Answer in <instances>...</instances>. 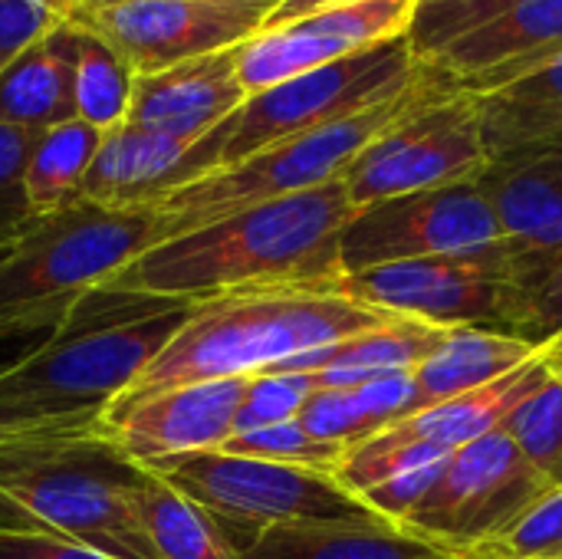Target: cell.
I'll list each match as a JSON object with an SVG mask.
<instances>
[{
	"label": "cell",
	"mask_w": 562,
	"mask_h": 559,
	"mask_svg": "<svg viewBox=\"0 0 562 559\" xmlns=\"http://www.w3.org/2000/svg\"><path fill=\"white\" fill-rule=\"evenodd\" d=\"M79 3H82V0H79Z\"/></svg>",
	"instance_id": "ee69618b"
},
{
	"label": "cell",
	"mask_w": 562,
	"mask_h": 559,
	"mask_svg": "<svg viewBox=\"0 0 562 559\" xmlns=\"http://www.w3.org/2000/svg\"><path fill=\"white\" fill-rule=\"evenodd\" d=\"M520 0H418L415 20L408 26V46L418 59H435L454 40L517 7Z\"/></svg>",
	"instance_id": "1f68e13d"
},
{
	"label": "cell",
	"mask_w": 562,
	"mask_h": 559,
	"mask_svg": "<svg viewBox=\"0 0 562 559\" xmlns=\"http://www.w3.org/2000/svg\"><path fill=\"white\" fill-rule=\"evenodd\" d=\"M501 234L537 257L562 250V135L494 155L477 178Z\"/></svg>",
	"instance_id": "e0dca14e"
},
{
	"label": "cell",
	"mask_w": 562,
	"mask_h": 559,
	"mask_svg": "<svg viewBox=\"0 0 562 559\" xmlns=\"http://www.w3.org/2000/svg\"><path fill=\"white\" fill-rule=\"evenodd\" d=\"M514 336L533 346H557L562 353V250L553 257H533V267L520 283Z\"/></svg>",
	"instance_id": "836d02e7"
},
{
	"label": "cell",
	"mask_w": 562,
	"mask_h": 559,
	"mask_svg": "<svg viewBox=\"0 0 562 559\" xmlns=\"http://www.w3.org/2000/svg\"><path fill=\"white\" fill-rule=\"evenodd\" d=\"M562 49V0H520L468 36L454 40L435 59L454 89L484 96Z\"/></svg>",
	"instance_id": "2e32d148"
},
{
	"label": "cell",
	"mask_w": 562,
	"mask_h": 559,
	"mask_svg": "<svg viewBox=\"0 0 562 559\" xmlns=\"http://www.w3.org/2000/svg\"><path fill=\"white\" fill-rule=\"evenodd\" d=\"M191 306L99 287L63 329L0 369V405L36 415L105 412L158 359Z\"/></svg>",
	"instance_id": "3957f363"
},
{
	"label": "cell",
	"mask_w": 562,
	"mask_h": 559,
	"mask_svg": "<svg viewBox=\"0 0 562 559\" xmlns=\"http://www.w3.org/2000/svg\"><path fill=\"white\" fill-rule=\"evenodd\" d=\"M553 366H557V353H553V346H547L537 359L514 369L510 376H504L484 389L464 392L458 399L428 405V409L415 412L412 418H405L392 428L402 438L422 441V445H428L448 458V455L461 451L464 445L497 432L510 418V412L520 402H527L553 376Z\"/></svg>",
	"instance_id": "ffe728a7"
},
{
	"label": "cell",
	"mask_w": 562,
	"mask_h": 559,
	"mask_svg": "<svg viewBox=\"0 0 562 559\" xmlns=\"http://www.w3.org/2000/svg\"><path fill=\"white\" fill-rule=\"evenodd\" d=\"M418 0H346L300 20L267 26L234 49L237 79L247 96L313 72L362 49L405 40Z\"/></svg>",
	"instance_id": "5bb4252c"
},
{
	"label": "cell",
	"mask_w": 562,
	"mask_h": 559,
	"mask_svg": "<svg viewBox=\"0 0 562 559\" xmlns=\"http://www.w3.org/2000/svg\"><path fill=\"white\" fill-rule=\"evenodd\" d=\"M389 320L395 316L339 290L316 287L214 297L191 306L181 329L122 399L191 382L254 379L303 353L336 346Z\"/></svg>",
	"instance_id": "7a4b0ae2"
},
{
	"label": "cell",
	"mask_w": 562,
	"mask_h": 559,
	"mask_svg": "<svg viewBox=\"0 0 562 559\" xmlns=\"http://www.w3.org/2000/svg\"><path fill=\"white\" fill-rule=\"evenodd\" d=\"M0 559H109L46 530L0 524Z\"/></svg>",
	"instance_id": "f35d334b"
},
{
	"label": "cell",
	"mask_w": 562,
	"mask_h": 559,
	"mask_svg": "<svg viewBox=\"0 0 562 559\" xmlns=\"http://www.w3.org/2000/svg\"><path fill=\"white\" fill-rule=\"evenodd\" d=\"M102 135L105 132L82 119H69L36 135L20 181L33 214H53L79 201Z\"/></svg>",
	"instance_id": "83f0119b"
},
{
	"label": "cell",
	"mask_w": 562,
	"mask_h": 559,
	"mask_svg": "<svg viewBox=\"0 0 562 559\" xmlns=\"http://www.w3.org/2000/svg\"><path fill=\"white\" fill-rule=\"evenodd\" d=\"M194 142L122 122L102 135L79 201L102 208H155L188 185L184 161Z\"/></svg>",
	"instance_id": "d6986e66"
},
{
	"label": "cell",
	"mask_w": 562,
	"mask_h": 559,
	"mask_svg": "<svg viewBox=\"0 0 562 559\" xmlns=\"http://www.w3.org/2000/svg\"><path fill=\"white\" fill-rule=\"evenodd\" d=\"M547 346H533L527 339L507 336V333H491V329H448L441 346L415 369L418 392L425 409L458 399L464 392L484 389L514 369L527 366L537 359Z\"/></svg>",
	"instance_id": "cb8c5ba5"
},
{
	"label": "cell",
	"mask_w": 562,
	"mask_h": 559,
	"mask_svg": "<svg viewBox=\"0 0 562 559\" xmlns=\"http://www.w3.org/2000/svg\"><path fill=\"white\" fill-rule=\"evenodd\" d=\"M553 353V376L527 402H520L501 428L553 488H562V353L557 346Z\"/></svg>",
	"instance_id": "f546056e"
},
{
	"label": "cell",
	"mask_w": 562,
	"mask_h": 559,
	"mask_svg": "<svg viewBox=\"0 0 562 559\" xmlns=\"http://www.w3.org/2000/svg\"><path fill=\"white\" fill-rule=\"evenodd\" d=\"M142 468L102 438L0 458V524L56 534L109 559H158L138 514Z\"/></svg>",
	"instance_id": "5b68a950"
},
{
	"label": "cell",
	"mask_w": 562,
	"mask_h": 559,
	"mask_svg": "<svg viewBox=\"0 0 562 559\" xmlns=\"http://www.w3.org/2000/svg\"><path fill=\"white\" fill-rule=\"evenodd\" d=\"M530 250L501 237L497 244L402 260L346 273L339 293L392 316L422 320L441 329H491L514 336L520 283L533 267Z\"/></svg>",
	"instance_id": "9c48e42d"
},
{
	"label": "cell",
	"mask_w": 562,
	"mask_h": 559,
	"mask_svg": "<svg viewBox=\"0 0 562 559\" xmlns=\"http://www.w3.org/2000/svg\"><path fill=\"white\" fill-rule=\"evenodd\" d=\"M204 507L244 554L263 530L286 524H385L333 474L270 465L227 451H198L145 465Z\"/></svg>",
	"instance_id": "ba28073f"
},
{
	"label": "cell",
	"mask_w": 562,
	"mask_h": 559,
	"mask_svg": "<svg viewBox=\"0 0 562 559\" xmlns=\"http://www.w3.org/2000/svg\"><path fill=\"white\" fill-rule=\"evenodd\" d=\"M79 0H0V69L72 16Z\"/></svg>",
	"instance_id": "8d00e7d4"
},
{
	"label": "cell",
	"mask_w": 562,
	"mask_h": 559,
	"mask_svg": "<svg viewBox=\"0 0 562 559\" xmlns=\"http://www.w3.org/2000/svg\"><path fill=\"white\" fill-rule=\"evenodd\" d=\"M441 465H445V461L428 465V468H418V471H408V474H398V478H392V481H385V484L366 491V494H362V504H369L385 524L398 527V524L412 514V507L428 494V488L438 481Z\"/></svg>",
	"instance_id": "74e56055"
},
{
	"label": "cell",
	"mask_w": 562,
	"mask_h": 559,
	"mask_svg": "<svg viewBox=\"0 0 562 559\" xmlns=\"http://www.w3.org/2000/svg\"><path fill=\"white\" fill-rule=\"evenodd\" d=\"M491 158L562 135V49L524 76L477 96Z\"/></svg>",
	"instance_id": "484cf974"
},
{
	"label": "cell",
	"mask_w": 562,
	"mask_h": 559,
	"mask_svg": "<svg viewBox=\"0 0 562 559\" xmlns=\"http://www.w3.org/2000/svg\"><path fill=\"white\" fill-rule=\"evenodd\" d=\"M72 30V99L76 119L109 132L128 119L135 69L122 59V53L105 43L99 33L69 16Z\"/></svg>",
	"instance_id": "f1b7e54d"
},
{
	"label": "cell",
	"mask_w": 562,
	"mask_h": 559,
	"mask_svg": "<svg viewBox=\"0 0 562 559\" xmlns=\"http://www.w3.org/2000/svg\"><path fill=\"white\" fill-rule=\"evenodd\" d=\"M234 49L201 56L161 72L135 76L132 109L125 122L184 142H201L247 99V89L237 79Z\"/></svg>",
	"instance_id": "ac0fdd59"
},
{
	"label": "cell",
	"mask_w": 562,
	"mask_h": 559,
	"mask_svg": "<svg viewBox=\"0 0 562 559\" xmlns=\"http://www.w3.org/2000/svg\"><path fill=\"white\" fill-rule=\"evenodd\" d=\"M158 244L151 208L76 201L36 214L0 254V353L23 356L63 329L79 303Z\"/></svg>",
	"instance_id": "277c9868"
},
{
	"label": "cell",
	"mask_w": 562,
	"mask_h": 559,
	"mask_svg": "<svg viewBox=\"0 0 562 559\" xmlns=\"http://www.w3.org/2000/svg\"><path fill=\"white\" fill-rule=\"evenodd\" d=\"M198 3H217V7H250V10H263L267 16L283 3V0H198Z\"/></svg>",
	"instance_id": "7bdbcfd3"
},
{
	"label": "cell",
	"mask_w": 562,
	"mask_h": 559,
	"mask_svg": "<svg viewBox=\"0 0 562 559\" xmlns=\"http://www.w3.org/2000/svg\"><path fill=\"white\" fill-rule=\"evenodd\" d=\"M221 451L270 461V465H290V468H310V471L336 474V468L342 465L349 448L310 435L300 422H283V425L254 428V432H237L224 441Z\"/></svg>",
	"instance_id": "4dcf8cb0"
},
{
	"label": "cell",
	"mask_w": 562,
	"mask_h": 559,
	"mask_svg": "<svg viewBox=\"0 0 562 559\" xmlns=\"http://www.w3.org/2000/svg\"><path fill=\"white\" fill-rule=\"evenodd\" d=\"M448 76L428 63L425 79L408 92L382 105H372L359 115H349L342 122H333L326 128L277 142L237 165L217 168L178 188L175 194H168L161 204L151 208L158 217V244L184 231H194L201 224H211L217 217L237 214L244 208H257L267 201H280L339 181L372 138H379L392 122H398L408 109H415Z\"/></svg>",
	"instance_id": "52a82bcc"
},
{
	"label": "cell",
	"mask_w": 562,
	"mask_h": 559,
	"mask_svg": "<svg viewBox=\"0 0 562 559\" xmlns=\"http://www.w3.org/2000/svg\"><path fill=\"white\" fill-rule=\"evenodd\" d=\"M240 559H458L392 524H286L263 530Z\"/></svg>",
	"instance_id": "d4e9b609"
},
{
	"label": "cell",
	"mask_w": 562,
	"mask_h": 559,
	"mask_svg": "<svg viewBox=\"0 0 562 559\" xmlns=\"http://www.w3.org/2000/svg\"><path fill=\"white\" fill-rule=\"evenodd\" d=\"M352 214L339 178L151 244L105 287L178 303L277 287L339 290V237Z\"/></svg>",
	"instance_id": "6da1fadb"
},
{
	"label": "cell",
	"mask_w": 562,
	"mask_h": 559,
	"mask_svg": "<svg viewBox=\"0 0 562 559\" xmlns=\"http://www.w3.org/2000/svg\"><path fill=\"white\" fill-rule=\"evenodd\" d=\"M491 165L477 96L445 79L415 109L372 138L346 168L342 185L352 208L477 181Z\"/></svg>",
	"instance_id": "30bf717a"
},
{
	"label": "cell",
	"mask_w": 562,
	"mask_h": 559,
	"mask_svg": "<svg viewBox=\"0 0 562 559\" xmlns=\"http://www.w3.org/2000/svg\"><path fill=\"white\" fill-rule=\"evenodd\" d=\"M422 409L425 402H422L415 372H398V376H382V379L359 382V385L319 389L306 402L296 422L323 441L352 448L412 418Z\"/></svg>",
	"instance_id": "603a6c76"
},
{
	"label": "cell",
	"mask_w": 562,
	"mask_h": 559,
	"mask_svg": "<svg viewBox=\"0 0 562 559\" xmlns=\"http://www.w3.org/2000/svg\"><path fill=\"white\" fill-rule=\"evenodd\" d=\"M36 214L30 211L26 204V194L23 188H10V191H0V254L26 231V224L33 221Z\"/></svg>",
	"instance_id": "60d3db41"
},
{
	"label": "cell",
	"mask_w": 562,
	"mask_h": 559,
	"mask_svg": "<svg viewBox=\"0 0 562 559\" xmlns=\"http://www.w3.org/2000/svg\"><path fill=\"white\" fill-rule=\"evenodd\" d=\"M461 559H562V488H553L501 537Z\"/></svg>",
	"instance_id": "d6a6232c"
},
{
	"label": "cell",
	"mask_w": 562,
	"mask_h": 559,
	"mask_svg": "<svg viewBox=\"0 0 562 559\" xmlns=\"http://www.w3.org/2000/svg\"><path fill=\"white\" fill-rule=\"evenodd\" d=\"M425 72L428 63L415 56L408 40H392L260 89L247 96L244 105L231 112L217 128L194 142L184 161L188 185L217 168L237 165L277 142L326 128L372 105H382L418 86Z\"/></svg>",
	"instance_id": "8992f818"
},
{
	"label": "cell",
	"mask_w": 562,
	"mask_h": 559,
	"mask_svg": "<svg viewBox=\"0 0 562 559\" xmlns=\"http://www.w3.org/2000/svg\"><path fill=\"white\" fill-rule=\"evenodd\" d=\"M550 491L553 484L520 455L514 438L497 428L445 458L438 481L398 530L461 559L501 537Z\"/></svg>",
	"instance_id": "8fae6325"
},
{
	"label": "cell",
	"mask_w": 562,
	"mask_h": 559,
	"mask_svg": "<svg viewBox=\"0 0 562 559\" xmlns=\"http://www.w3.org/2000/svg\"><path fill=\"white\" fill-rule=\"evenodd\" d=\"M138 514L158 559H240L204 507L145 468L138 478Z\"/></svg>",
	"instance_id": "4316f807"
},
{
	"label": "cell",
	"mask_w": 562,
	"mask_h": 559,
	"mask_svg": "<svg viewBox=\"0 0 562 559\" xmlns=\"http://www.w3.org/2000/svg\"><path fill=\"white\" fill-rule=\"evenodd\" d=\"M76 119L69 20L33 40L0 69V125L46 132Z\"/></svg>",
	"instance_id": "7402d4cb"
},
{
	"label": "cell",
	"mask_w": 562,
	"mask_h": 559,
	"mask_svg": "<svg viewBox=\"0 0 562 559\" xmlns=\"http://www.w3.org/2000/svg\"><path fill=\"white\" fill-rule=\"evenodd\" d=\"M501 224L477 181L415 191L359 208L339 237L346 273L497 244Z\"/></svg>",
	"instance_id": "7c38bea8"
},
{
	"label": "cell",
	"mask_w": 562,
	"mask_h": 559,
	"mask_svg": "<svg viewBox=\"0 0 562 559\" xmlns=\"http://www.w3.org/2000/svg\"><path fill=\"white\" fill-rule=\"evenodd\" d=\"M448 329L395 316L375 329L349 336L336 346H323L283 362L273 372H313L319 376V389H342L372 382L382 376L415 372L445 339Z\"/></svg>",
	"instance_id": "44dd1931"
},
{
	"label": "cell",
	"mask_w": 562,
	"mask_h": 559,
	"mask_svg": "<svg viewBox=\"0 0 562 559\" xmlns=\"http://www.w3.org/2000/svg\"><path fill=\"white\" fill-rule=\"evenodd\" d=\"M250 379L191 382L112 402L99 435L125 461L145 468L165 458L217 451L234 435Z\"/></svg>",
	"instance_id": "9a60e30c"
},
{
	"label": "cell",
	"mask_w": 562,
	"mask_h": 559,
	"mask_svg": "<svg viewBox=\"0 0 562 559\" xmlns=\"http://www.w3.org/2000/svg\"><path fill=\"white\" fill-rule=\"evenodd\" d=\"M16 356L0 353V369L10 366ZM102 412H69V415H36V412H16L0 405V458L40 448V445H69V441H89L99 435Z\"/></svg>",
	"instance_id": "d590c367"
},
{
	"label": "cell",
	"mask_w": 562,
	"mask_h": 559,
	"mask_svg": "<svg viewBox=\"0 0 562 559\" xmlns=\"http://www.w3.org/2000/svg\"><path fill=\"white\" fill-rule=\"evenodd\" d=\"M319 392V376L313 372H263L247 382L240 412H237V432H254L267 425L296 422L306 402Z\"/></svg>",
	"instance_id": "e575fe53"
},
{
	"label": "cell",
	"mask_w": 562,
	"mask_h": 559,
	"mask_svg": "<svg viewBox=\"0 0 562 559\" xmlns=\"http://www.w3.org/2000/svg\"><path fill=\"white\" fill-rule=\"evenodd\" d=\"M36 135L40 132L0 125V191H10L23 181V168H26Z\"/></svg>",
	"instance_id": "ab89813d"
},
{
	"label": "cell",
	"mask_w": 562,
	"mask_h": 559,
	"mask_svg": "<svg viewBox=\"0 0 562 559\" xmlns=\"http://www.w3.org/2000/svg\"><path fill=\"white\" fill-rule=\"evenodd\" d=\"M333 3H346V0H283L270 16H267V23H263V30L267 26H280V23H290V20H300V16H306V13H316V10H323V7H333Z\"/></svg>",
	"instance_id": "b9f144b4"
},
{
	"label": "cell",
	"mask_w": 562,
	"mask_h": 559,
	"mask_svg": "<svg viewBox=\"0 0 562 559\" xmlns=\"http://www.w3.org/2000/svg\"><path fill=\"white\" fill-rule=\"evenodd\" d=\"M72 20L112 43L135 76H148L247 43L267 13L198 0H82Z\"/></svg>",
	"instance_id": "4fadbf2b"
}]
</instances>
